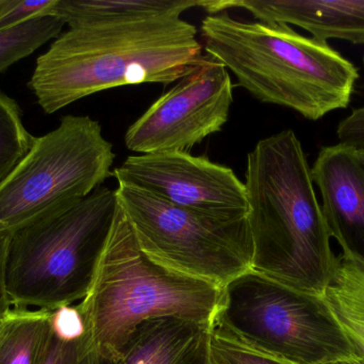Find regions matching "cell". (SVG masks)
I'll return each mask as SVG.
<instances>
[{"instance_id":"1","label":"cell","mask_w":364,"mask_h":364,"mask_svg":"<svg viewBox=\"0 0 364 364\" xmlns=\"http://www.w3.org/2000/svg\"><path fill=\"white\" fill-rule=\"evenodd\" d=\"M252 271L323 296L339 264L314 190L311 168L293 130L257 142L245 171Z\"/></svg>"},{"instance_id":"2","label":"cell","mask_w":364,"mask_h":364,"mask_svg":"<svg viewBox=\"0 0 364 364\" xmlns=\"http://www.w3.org/2000/svg\"><path fill=\"white\" fill-rule=\"evenodd\" d=\"M203 48L196 27L181 17L70 28L38 58L28 87L51 115L112 88L171 85Z\"/></svg>"},{"instance_id":"3","label":"cell","mask_w":364,"mask_h":364,"mask_svg":"<svg viewBox=\"0 0 364 364\" xmlns=\"http://www.w3.org/2000/svg\"><path fill=\"white\" fill-rule=\"evenodd\" d=\"M203 48L255 98L318 121L348 107L358 68L327 42L284 24L209 15L200 26Z\"/></svg>"},{"instance_id":"4","label":"cell","mask_w":364,"mask_h":364,"mask_svg":"<svg viewBox=\"0 0 364 364\" xmlns=\"http://www.w3.org/2000/svg\"><path fill=\"white\" fill-rule=\"evenodd\" d=\"M222 293L151 260L119 203L93 284L76 307L98 354L112 360L145 321L176 318L211 326Z\"/></svg>"},{"instance_id":"5","label":"cell","mask_w":364,"mask_h":364,"mask_svg":"<svg viewBox=\"0 0 364 364\" xmlns=\"http://www.w3.org/2000/svg\"><path fill=\"white\" fill-rule=\"evenodd\" d=\"M117 207V189L100 186L83 200L11 233L6 256L11 303L55 311L82 301Z\"/></svg>"},{"instance_id":"6","label":"cell","mask_w":364,"mask_h":364,"mask_svg":"<svg viewBox=\"0 0 364 364\" xmlns=\"http://www.w3.org/2000/svg\"><path fill=\"white\" fill-rule=\"evenodd\" d=\"M211 331L296 364L358 360L324 297L245 271L223 286Z\"/></svg>"},{"instance_id":"7","label":"cell","mask_w":364,"mask_h":364,"mask_svg":"<svg viewBox=\"0 0 364 364\" xmlns=\"http://www.w3.org/2000/svg\"><path fill=\"white\" fill-rule=\"evenodd\" d=\"M113 145L100 122L68 115L36 137L28 153L0 183V235L83 200L113 177Z\"/></svg>"},{"instance_id":"8","label":"cell","mask_w":364,"mask_h":364,"mask_svg":"<svg viewBox=\"0 0 364 364\" xmlns=\"http://www.w3.org/2000/svg\"><path fill=\"white\" fill-rule=\"evenodd\" d=\"M117 196L141 249L158 264L220 288L252 267L247 217H212L125 184Z\"/></svg>"},{"instance_id":"9","label":"cell","mask_w":364,"mask_h":364,"mask_svg":"<svg viewBox=\"0 0 364 364\" xmlns=\"http://www.w3.org/2000/svg\"><path fill=\"white\" fill-rule=\"evenodd\" d=\"M233 85L224 64L203 55L176 85L160 96L125 134L138 154L188 152L227 123Z\"/></svg>"},{"instance_id":"10","label":"cell","mask_w":364,"mask_h":364,"mask_svg":"<svg viewBox=\"0 0 364 364\" xmlns=\"http://www.w3.org/2000/svg\"><path fill=\"white\" fill-rule=\"evenodd\" d=\"M113 177L181 209L222 219L247 217L245 184L232 169L205 156L176 151L132 155Z\"/></svg>"},{"instance_id":"11","label":"cell","mask_w":364,"mask_h":364,"mask_svg":"<svg viewBox=\"0 0 364 364\" xmlns=\"http://www.w3.org/2000/svg\"><path fill=\"white\" fill-rule=\"evenodd\" d=\"M311 175L341 258L364 267V164L357 150L340 142L323 147Z\"/></svg>"},{"instance_id":"12","label":"cell","mask_w":364,"mask_h":364,"mask_svg":"<svg viewBox=\"0 0 364 364\" xmlns=\"http://www.w3.org/2000/svg\"><path fill=\"white\" fill-rule=\"evenodd\" d=\"M243 9L262 23L296 26L312 38L364 44V0H205L211 14Z\"/></svg>"},{"instance_id":"13","label":"cell","mask_w":364,"mask_h":364,"mask_svg":"<svg viewBox=\"0 0 364 364\" xmlns=\"http://www.w3.org/2000/svg\"><path fill=\"white\" fill-rule=\"evenodd\" d=\"M210 327L176 318L145 321L104 364H212Z\"/></svg>"},{"instance_id":"14","label":"cell","mask_w":364,"mask_h":364,"mask_svg":"<svg viewBox=\"0 0 364 364\" xmlns=\"http://www.w3.org/2000/svg\"><path fill=\"white\" fill-rule=\"evenodd\" d=\"M203 4V0H55L50 15L70 28H80L181 17Z\"/></svg>"},{"instance_id":"15","label":"cell","mask_w":364,"mask_h":364,"mask_svg":"<svg viewBox=\"0 0 364 364\" xmlns=\"http://www.w3.org/2000/svg\"><path fill=\"white\" fill-rule=\"evenodd\" d=\"M55 311L11 309L0 320V364H40L50 340Z\"/></svg>"},{"instance_id":"16","label":"cell","mask_w":364,"mask_h":364,"mask_svg":"<svg viewBox=\"0 0 364 364\" xmlns=\"http://www.w3.org/2000/svg\"><path fill=\"white\" fill-rule=\"evenodd\" d=\"M323 297L364 364V267L340 258Z\"/></svg>"},{"instance_id":"17","label":"cell","mask_w":364,"mask_h":364,"mask_svg":"<svg viewBox=\"0 0 364 364\" xmlns=\"http://www.w3.org/2000/svg\"><path fill=\"white\" fill-rule=\"evenodd\" d=\"M40 364H104L76 306L55 310L53 333Z\"/></svg>"},{"instance_id":"18","label":"cell","mask_w":364,"mask_h":364,"mask_svg":"<svg viewBox=\"0 0 364 364\" xmlns=\"http://www.w3.org/2000/svg\"><path fill=\"white\" fill-rule=\"evenodd\" d=\"M64 25L59 17L46 15L0 30V72L31 55L48 41L57 38Z\"/></svg>"},{"instance_id":"19","label":"cell","mask_w":364,"mask_h":364,"mask_svg":"<svg viewBox=\"0 0 364 364\" xmlns=\"http://www.w3.org/2000/svg\"><path fill=\"white\" fill-rule=\"evenodd\" d=\"M34 138L23 125L18 104L0 92V183L28 153Z\"/></svg>"},{"instance_id":"20","label":"cell","mask_w":364,"mask_h":364,"mask_svg":"<svg viewBox=\"0 0 364 364\" xmlns=\"http://www.w3.org/2000/svg\"><path fill=\"white\" fill-rule=\"evenodd\" d=\"M210 350L212 364H296L274 358L242 345L210 329ZM344 364V363H328Z\"/></svg>"},{"instance_id":"21","label":"cell","mask_w":364,"mask_h":364,"mask_svg":"<svg viewBox=\"0 0 364 364\" xmlns=\"http://www.w3.org/2000/svg\"><path fill=\"white\" fill-rule=\"evenodd\" d=\"M55 0H0V30L16 27L38 17L50 15Z\"/></svg>"},{"instance_id":"22","label":"cell","mask_w":364,"mask_h":364,"mask_svg":"<svg viewBox=\"0 0 364 364\" xmlns=\"http://www.w3.org/2000/svg\"><path fill=\"white\" fill-rule=\"evenodd\" d=\"M337 136L340 143L357 150L364 149V107L354 109L340 122Z\"/></svg>"},{"instance_id":"23","label":"cell","mask_w":364,"mask_h":364,"mask_svg":"<svg viewBox=\"0 0 364 364\" xmlns=\"http://www.w3.org/2000/svg\"><path fill=\"white\" fill-rule=\"evenodd\" d=\"M10 234L0 235V320L11 310V301L6 286V256Z\"/></svg>"},{"instance_id":"24","label":"cell","mask_w":364,"mask_h":364,"mask_svg":"<svg viewBox=\"0 0 364 364\" xmlns=\"http://www.w3.org/2000/svg\"><path fill=\"white\" fill-rule=\"evenodd\" d=\"M357 154H358L359 158L364 164V149L357 150Z\"/></svg>"},{"instance_id":"25","label":"cell","mask_w":364,"mask_h":364,"mask_svg":"<svg viewBox=\"0 0 364 364\" xmlns=\"http://www.w3.org/2000/svg\"><path fill=\"white\" fill-rule=\"evenodd\" d=\"M363 64H364V57H363Z\"/></svg>"}]
</instances>
